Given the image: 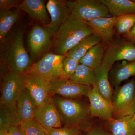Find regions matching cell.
<instances>
[{"instance_id": "31", "label": "cell", "mask_w": 135, "mask_h": 135, "mask_svg": "<svg viewBox=\"0 0 135 135\" xmlns=\"http://www.w3.org/2000/svg\"><path fill=\"white\" fill-rule=\"evenodd\" d=\"M85 134L86 135H111L106 128L95 123L92 129Z\"/></svg>"}, {"instance_id": "2", "label": "cell", "mask_w": 135, "mask_h": 135, "mask_svg": "<svg viewBox=\"0 0 135 135\" xmlns=\"http://www.w3.org/2000/svg\"><path fill=\"white\" fill-rule=\"evenodd\" d=\"M24 29L8 34L1 44V59L9 71L23 75L31 66V60L23 41Z\"/></svg>"}, {"instance_id": "34", "label": "cell", "mask_w": 135, "mask_h": 135, "mask_svg": "<svg viewBox=\"0 0 135 135\" xmlns=\"http://www.w3.org/2000/svg\"><path fill=\"white\" fill-rule=\"evenodd\" d=\"M122 36L135 45V24L127 33Z\"/></svg>"}, {"instance_id": "26", "label": "cell", "mask_w": 135, "mask_h": 135, "mask_svg": "<svg viewBox=\"0 0 135 135\" xmlns=\"http://www.w3.org/2000/svg\"><path fill=\"white\" fill-rule=\"evenodd\" d=\"M18 125L16 105L0 104V129Z\"/></svg>"}, {"instance_id": "32", "label": "cell", "mask_w": 135, "mask_h": 135, "mask_svg": "<svg viewBox=\"0 0 135 135\" xmlns=\"http://www.w3.org/2000/svg\"><path fill=\"white\" fill-rule=\"evenodd\" d=\"M21 3L17 0H1L0 10H10L12 8L18 7Z\"/></svg>"}, {"instance_id": "27", "label": "cell", "mask_w": 135, "mask_h": 135, "mask_svg": "<svg viewBox=\"0 0 135 135\" xmlns=\"http://www.w3.org/2000/svg\"><path fill=\"white\" fill-rule=\"evenodd\" d=\"M135 24V15H125L117 17L115 29L116 35L122 36L127 33Z\"/></svg>"}, {"instance_id": "6", "label": "cell", "mask_w": 135, "mask_h": 135, "mask_svg": "<svg viewBox=\"0 0 135 135\" xmlns=\"http://www.w3.org/2000/svg\"><path fill=\"white\" fill-rule=\"evenodd\" d=\"M70 14L74 17L85 22L99 17H109L110 14L100 0L66 1Z\"/></svg>"}, {"instance_id": "9", "label": "cell", "mask_w": 135, "mask_h": 135, "mask_svg": "<svg viewBox=\"0 0 135 135\" xmlns=\"http://www.w3.org/2000/svg\"><path fill=\"white\" fill-rule=\"evenodd\" d=\"M50 83V94H57L62 97L78 99L87 97L92 88L77 84L69 79L62 78Z\"/></svg>"}, {"instance_id": "17", "label": "cell", "mask_w": 135, "mask_h": 135, "mask_svg": "<svg viewBox=\"0 0 135 135\" xmlns=\"http://www.w3.org/2000/svg\"><path fill=\"white\" fill-rule=\"evenodd\" d=\"M18 7L27 12L29 17L40 21L44 25L50 23L45 1L43 0H25Z\"/></svg>"}, {"instance_id": "15", "label": "cell", "mask_w": 135, "mask_h": 135, "mask_svg": "<svg viewBox=\"0 0 135 135\" xmlns=\"http://www.w3.org/2000/svg\"><path fill=\"white\" fill-rule=\"evenodd\" d=\"M117 17H99L86 22L94 30V33L101 37L105 47L113 40L116 35L115 29Z\"/></svg>"}, {"instance_id": "18", "label": "cell", "mask_w": 135, "mask_h": 135, "mask_svg": "<svg viewBox=\"0 0 135 135\" xmlns=\"http://www.w3.org/2000/svg\"><path fill=\"white\" fill-rule=\"evenodd\" d=\"M131 77H135V61L117 63L109 73V81L112 86L115 88Z\"/></svg>"}, {"instance_id": "11", "label": "cell", "mask_w": 135, "mask_h": 135, "mask_svg": "<svg viewBox=\"0 0 135 135\" xmlns=\"http://www.w3.org/2000/svg\"><path fill=\"white\" fill-rule=\"evenodd\" d=\"M66 2L49 0L46 4V8L50 16L51 22L49 24L44 25V27L51 36H55L61 25L71 15Z\"/></svg>"}, {"instance_id": "21", "label": "cell", "mask_w": 135, "mask_h": 135, "mask_svg": "<svg viewBox=\"0 0 135 135\" xmlns=\"http://www.w3.org/2000/svg\"><path fill=\"white\" fill-rule=\"evenodd\" d=\"M102 42V39L99 35L95 33L90 35L73 47L65 56L79 61L91 48Z\"/></svg>"}, {"instance_id": "23", "label": "cell", "mask_w": 135, "mask_h": 135, "mask_svg": "<svg viewBox=\"0 0 135 135\" xmlns=\"http://www.w3.org/2000/svg\"><path fill=\"white\" fill-rule=\"evenodd\" d=\"M105 49L103 42L97 44L91 48L79 60L80 64L94 70L97 69L103 64Z\"/></svg>"}, {"instance_id": "8", "label": "cell", "mask_w": 135, "mask_h": 135, "mask_svg": "<svg viewBox=\"0 0 135 135\" xmlns=\"http://www.w3.org/2000/svg\"><path fill=\"white\" fill-rule=\"evenodd\" d=\"M25 88L23 75L8 72L2 79L0 104L16 105L18 97Z\"/></svg>"}, {"instance_id": "5", "label": "cell", "mask_w": 135, "mask_h": 135, "mask_svg": "<svg viewBox=\"0 0 135 135\" xmlns=\"http://www.w3.org/2000/svg\"><path fill=\"white\" fill-rule=\"evenodd\" d=\"M111 103L113 118L133 116L135 112V77L115 88Z\"/></svg>"}, {"instance_id": "10", "label": "cell", "mask_w": 135, "mask_h": 135, "mask_svg": "<svg viewBox=\"0 0 135 135\" xmlns=\"http://www.w3.org/2000/svg\"><path fill=\"white\" fill-rule=\"evenodd\" d=\"M33 119L46 130L60 128L62 121L60 114L50 96L43 104L36 109Z\"/></svg>"}, {"instance_id": "14", "label": "cell", "mask_w": 135, "mask_h": 135, "mask_svg": "<svg viewBox=\"0 0 135 135\" xmlns=\"http://www.w3.org/2000/svg\"><path fill=\"white\" fill-rule=\"evenodd\" d=\"M51 35L44 28L36 25L33 27L28 36V46L31 60L46 51L51 42Z\"/></svg>"}, {"instance_id": "35", "label": "cell", "mask_w": 135, "mask_h": 135, "mask_svg": "<svg viewBox=\"0 0 135 135\" xmlns=\"http://www.w3.org/2000/svg\"><path fill=\"white\" fill-rule=\"evenodd\" d=\"M132 117H133V119H134V120L135 121V112L134 113V114H133V116H132Z\"/></svg>"}, {"instance_id": "3", "label": "cell", "mask_w": 135, "mask_h": 135, "mask_svg": "<svg viewBox=\"0 0 135 135\" xmlns=\"http://www.w3.org/2000/svg\"><path fill=\"white\" fill-rule=\"evenodd\" d=\"M94 33L86 22L69 16L61 25L54 38L55 54L65 56L67 52L83 39Z\"/></svg>"}, {"instance_id": "25", "label": "cell", "mask_w": 135, "mask_h": 135, "mask_svg": "<svg viewBox=\"0 0 135 135\" xmlns=\"http://www.w3.org/2000/svg\"><path fill=\"white\" fill-rule=\"evenodd\" d=\"M18 10H0V43L4 41L9 30L19 17Z\"/></svg>"}, {"instance_id": "36", "label": "cell", "mask_w": 135, "mask_h": 135, "mask_svg": "<svg viewBox=\"0 0 135 135\" xmlns=\"http://www.w3.org/2000/svg\"><path fill=\"white\" fill-rule=\"evenodd\" d=\"M133 1L134 2H135V0H133Z\"/></svg>"}, {"instance_id": "16", "label": "cell", "mask_w": 135, "mask_h": 135, "mask_svg": "<svg viewBox=\"0 0 135 135\" xmlns=\"http://www.w3.org/2000/svg\"><path fill=\"white\" fill-rule=\"evenodd\" d=\"M38 107L29 91L25 88L20 95L16 104L18 124L33 119Z\"/></svg>"}, {"instance_id": "29", "label": "cell", "mask_w": 135, "mask_h": 135, "mask_svg": "<svg viewBox=\"0 0 135 135\" xmlns=\"http://www.w3.org/2000/svg\"><path fill=\"white\" fill-rule=\"evenodd\" d=\"M47 135H81L82 131L73 127L64 126L46 130Z\"/></svg>"}, {"instance_id": "19", "label": "cell", "mask_w": 135, "mask_h": 135, "mask_svg": "<svg viewBox=\"0 0 135 135\" xmlns=\"http://www.w3.org/2000/svg\"><path fill=\"white\" fill-rule=\"evenodd\" d=\"M111 69L110 67L102 64L94 70L96 77L94 87L104 98L110 102L114 90L109 79V73Z\"/></svg>"}, {"instance_id": "12", "label": "cell", "mask_w": 135, "mask_h": 135, "mask_svg": "<svg viewBox=\"0 0 135 135\" xmlns=\"http://www.w3.org/2000/svg\"><path fill=\"white\" fill-rule=\"evenodd\" d=\"M24 79L26 88L38 107L44 104L51 96L50 83L32 74H25Z\"/></svg>"}, {"instance_id": "7", "label": "cell", "mask_w": 135, "mask_h": 135, "mask_svg": "<svg viewBox=\"0 0 135 135\" xmlns=\"http://www.w3.org/2000/svg\"><path fill=\"white\" fill-rule=\"evenodd\" d=\"M122 60L135 61V45L122 36L116 35L105 47L102 64L112 68L115 62Z\"/></svg>"}, {"instance_id": "28", "label": "cell", "mask_w": 135, "mask_h": 135, "mask_svg": "<svg viewBox=\"0 0 135 135\" xmlns=\"http://www.w3.org/2000/svg\"><path fill=\"white\" fill-rule=\"evenodd\" d=\"M25 135H47L46 129L34 119L20 123Z\"/></svg>"}, {"instance_id": "4", "label": "cell", "mask_w": 135, "mask_h": 135, "mask_svg": "<svg viewBox=\"0 0 135 135\" xmlns=\"http://www.w3.org/2000/svg\"><path fill=\"white\" fill-rule=\"evenodd\" d=\"M65 56L47 53L31 65L25 74L36 75L49 82L62 78L68 79L63 69V60Z\"/></svg>"}, {"instance_id": "20", "label": "cell", "mask_w": 135, "mask_h": 135, "mask_svg": "<svg viewBox=\"0 0 135 135\" xmlns=\"http://www.w3.org/2000/svg\"><path fill=\"white\" fill-rule=\"evenodd\" d=\"M111 135H135V121L132 116L104 121Z\"/></svg>"}, {"instance_id": "1", "label": "cell", "mask_w": 135, "mask_h": 135, "mask_svg": "<svg viewBox=\"0 0 135 135\" xmlns=\"http://www.w3.org/2000/svg\"><path fill=\"white\" fill-rule=\"evenodd\" d=\"M52 99L65 126L76 128L85 133L93 127L95 123L90 114L89 103L80 98L52 97Z\"/></svg>"}, {"instance_id": "24", "label": "cell", "mask_w": 135, "mask_h": 135, "mask_svg": "<svg viewBox=\"0 0 135 135\" xmlns=\"http://www.w3.org/2000/svg\"><path fill=\"white\" fill-rule=\"evenodd\" d=\"M95 79L94 70L80 64L70 80L77 84L92 88L95 86Z\"/></svg>"}, {"instance_id": "37", "label": "cell", "mask_w": 135, "mask_h": 135, "mask_svg": "<svg viewBox=\"0 0 135 135\" xmlns=\"http://www.w3.org/2000/svg\"><path fill=\"white\" fill-rule=\"evenodd\" d=\"M81 135H84V134H83V133H82V134H81Z\"/></svg>"}, {"instance_id": "33", "label": "cell", "mask_w": 135, "mask_h": 135, "mask_svg": "<svg viewBox=\"0 0 135 135\" xmlns=\"http://www.w3.org/2000/svg\"><path fill=\"white\" fill-rule=\"evenodd\" d=\"M8 135H25L20 124L11 127L7 130Z\"/></svg>"}, {"instance_id": "30", "label": "cell", "mask_w": 135, "mask_h": 135, "mask_svg": "<svg viewBox=\"0 0 135 135\" xmlns=\"http://www.w3.org/2000/svg\"><path fill=\"white\" fill-rule=\"evenodd\" d=\"M79 64V61L65 56L63 60V69L68 79H70L74 75Z\"/></svg>"}, {"instance_id": "13", "label": "cell", "mask_w": 135, "mask_h": 135, "mask_svg": "<svg viewBox=\"0 0 135 135\" xmlns=\"http://www.w3.org/2000/svg\"><path fill=\"white\" fill-rule=\"evenodd\" d=\"M89 103L90 114L93 118L97 117L104 121L113 118V107L112 103L104 98L96 88L93 87L87 96Z\"/></svg>"}, {"instance_id": "22", "label": "cell", "mask_w": 135, "mask_h": 135, "mask_svg": "<svg viewBox=\"0 0 135 135\" xmlns=\"http://www.w3.org/2000/svg\"><path fill=\"white\" fill-rule=\"evenodd\" d=\"M112 16L135 15V2L133 0H100Z\"/></svg>"}]
</instances>
